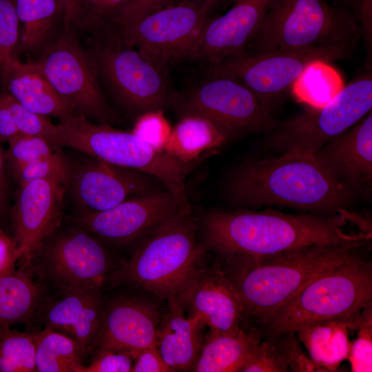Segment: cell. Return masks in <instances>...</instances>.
<instances>
[{"instance_id": "obj_1", "label": "cell", "mask_w": 372, "mask_h": 372, "mask_svg": "<svg viewBox=\"0 0 372 372\" xmlns=\"http://www.w3.org/2000/svg\"><path fill=\"white\" fill-rule=\"evenodd\" d=\"M204 244L216 256H264L315 244L371 242V222L344 209L334 215L287 214L268 207L214 211L201 218Z\"/></svg>"}, {"instance_id": "obj_2", "label": "cell", "mask_w": 372, "mask_h": 372, "mask_svg": "<svg viewBox=\"0 0 372 372\" xmlns=\"http://www.w3.org/2000/svg\"><path fill=\"white\" fill-rule=\"evenodd\" d=\"M225 192L232 205L245 209L285 207L334 215L349 209L354 192L313 154L286 152L242 162L229 176Z\"/></svg>"}, {"instance_id": "obj_3", "label": "cell", "mask_w": 372, "mask_h": 372, "mask_svg": "<svg viewBox=\"0 0 372 372\" xmlns=\"http://www.w3.org/2000/svg\"><path fill=\"white\" fill-rule=\"evenodd\" d=\"M369 242L315 244L264 256H217L241 303L255 322L320 275L365 256Z\"/></svg>"}, {"instance_id": "obj_4", "label": "cell", "mask_w": 372, "mask_h": 372, "mask_svg": "<svg viewBox=\"0 0 372 372\" xmlns=\"http://www.w3.org/2000/svg\"><path fill=\"white\" fill-rule=\"evenodd\" d=\"M198 224L187 201L136 245L113 273L110 288L121 286L167 300L208 250L197 241Z\"/></svg>"}, {"instance_id": "obj_5", "label": "cell", "mask_w": 372, "mask_h": 372, "mask_svg": "<svg viewBox=\"0 0 372 372\" xmlns=\"http://www.w3.org/2000/svg\"><path fill=\"white\" fill-rule=\"evenodd\" d=\"M370 304L372 264L364 256L320 275L256 320L253 329L262 340L273 339L313 322L356 320Z\"/></svg>"}, {"instance_id": "obj_6", "label": "cell", "mask_w": 372, "mask_h": 372, "mask_svg": "<svg viewBox=\"0 0 372 372\" xmlns=\"http://www.w3.org/2000/svg\"><path fill=\"white\" fill-rule=\"evenodd\" d=\"M123 260L87 230L63 220L19 267L41 282L50 296L109 289L111 277Z\"/></svg>"}, {"instance_id": "obj_7", "label": "cell", "mask_w": 372, "mask_h": 372, "mask_svg": "<svg viewBox=\"0 0 372 372\" xmlns=\"http://www.w3.org/2000/svg\"><path fill=\"white\" fill-rule=\"evenodd\" d=\"M56 145L111 165L138 170L158 179L180 203L187 200L185 178L192 167L158 149L132 131L94 123L80 114L59 121Z\"/></svg>"}, {"instance_id": "obj_8", "label": "cell", "mask_w": 372, "mask_h": 372, "mask_svg": "<svg viewBox=\"0 0 372 372\" xmlns=\"http://www.w3.org/2000/svg\"><path fill=\"white\" fill-rule=\"evenodd\" d=\"M358 21L349 10L327 0H271L245 53L357 43L361 34Z\"/></svg>"}, {"instance_id": "obj_9", "label": "cell", "mask_w": 372, "mask_h": 372, "mask_svg": "<svg viewBox=\"0 0 372 372\" xmlns=\"http://www.w3.org/2000/svg\"><path fill=\"white\" fill-rule=\"evenodd\" d=\"M89 51L101 76L118 102L136 117L163 110L169 102L167 74L146 61L112 21L89 30Z\"/></svg>"}, {"instance_id": "obj_10", "label": "cell", "mask_w": 372, "mask_h": 372, "mask_svg": "<svg viewBox=\"0 0 372 372\" xmlns=\"http://www.w3.org/2000/svg\"><path fill=\"white\" fill-rule=\"evenodd\" d=\"M218 6L213 0H183L132 23H114L146 61L167 74L176 64L193 60Z\"/></svg>"}, {"instance_id": "obj_11", "label": "cell", "mask_w": 372, "mask_h": 372, "mask_svg": "<svg viewBox=\"0 0 372 372\" xmlns=\"http://www.w3.org/2000/svg\"><path fill=\"white\" fill-rule=\"evenodd\" d=\"M372 110L371 72L359 75L329 103L309 107L296 116L278 122L267 133L265 145L279 152L313 154L340 135Z\"/></svg>"}, {"instance_id": "obj_12", "label": "cell", "mask_w": 372, "mask_h": 372, "mask_svg": "<svg viewBox=\"0 0 372 372\" xmlns=\"http://www.w3.org/2000/svg\"><path fill=\"white\" fill-rule=\"evenodd\" d=\"M74 30L63 25L34 62L74 114L109 123L114 113L101 90L94 60Z\"/></svg>"}, {"instance_id": "obj_13", "label": "cell", "mask_w": 372, "mask_h": 372, "mask_svg": "<svg viewBox=\"0 0 372 372\" xmlns=\"http://www.w3.org/2000/svg\"><path fill=\"white\" fill-rule=\"evenodd\" d=\"M356 43H342L301 50L245 53L211 67L208 73L233 78L271 109L311 61L329 63L349 58ZM272 110V109H271Z\"/></svg>"}, {"instance_id": "obj_14", "label": "cell", "mask_w": 372, "mask_h": 372, "mask_svg": "<svg viewBox=\"0 0 372 372\" xmlns=\"http://www.w3.org/2000/svg\"><path fill=\"white\" fill-rule=\"evenodd\" d=\"M170 101L180 114L194 112L205 115L233 138L250 133H267L278 123L272 110L251 90L226 76L208 73L206 78L184 92L171 96Z\"/></svg>"}, {"instance_id": "obj_15", "label": "cell", "mask_w": 372, "mask_h": 372, "mask_svg": "<svg viewBox=\"0 0 372 372\" xmlns=\"http://www.w3.org/2000/svg\"><path fill=\"white\" fill-rule=\"evenodd\" d=\"M83 154L75 161L70 158L65 200L72 206L71 214L107 210L132 197L162 190L158 188L162 183L148 174Z\"/></svg>"}, {"instance_id": "obj_16", "label": "cell", "mask_w": 372, "mask_h": 372, "mask_svg": "<svg viewBox=\"0 0 372 372\" xmlns=\"http://www.w3.org/2000/svg\"><path fill=\"white\" fill-rule=\"evenodd\" d=\"M181 203L167 190L129 198L107 210L70 214L64 220L93 234L111 248L136 245Z\"/></svg>"}, {"instance_id": "obj_17", "label": "cell", "mask_w": 372, "mask_h": 372, "mask_svg": "<svg viewBox=\"0 0 372 372\" xmlns=\"http://www.w3.org/2000/svg\"><path fill=\"white\" fill-rule=\"evenodd\" d=\"M65 190L66 180L60 178L18 186L9 213L10 232L21 253L18 267H25L34 250L63 222Z\"/></svg>"}, {"instance_id": "obj_18", "label": "cell", "mask_w": 372, "mask_h": 372, "mask_svg": "<svg viewBox=\"0 0 372 372\" xmlns=\"http://www.w3.org/2000/svg\"><path fill=\"white\" fill-rule=\"evenodd\" d=\"M105 301L103 331L94 353L136 352L156 345L163 310L155 300L145 292L117 286L105 291Z\"/></svg>"}, {"instance_id": "obj_19", "label": "cell", "mask_w": 372, "mask_h": 372, "mask_svg": "<svg viewBox=\"0 0 372 372\" xmlns=\"http://www.w3.org/2000/svg\"><path fill=\"white\" fill-rule=\"evenodd\" d=\"M172 297L211 331L228 332L244 327L241 303L216 258L208 262L204 257Z\"/></svg>"}, {"instance_id": "obj_20", "label": "cell", "mask_w": 372, "mask_h": 372, "mask_svg": "<svg viewBox=\"0 0 372 372\" xmlns=\"http://www.w3.org/2000/svg\"><path fill=\"white\" fill-rule=\"evenodd\" d=\"M105 290L93 289L48 296L36 320L78 343L86 357L96 350L105 323Z\"/></svg>"}, {"instance_id": "obj_21", "label": "cell", "mask_w": 372, "mask_h": 372, "mask_svg": "<svg viewBox=\"0 0 372 372\" xmlns=\"http://www.w3.org/2000/svg\"><path fill=\"white\" fill-rule=\"evenodd\" d=\"M227 12L208 23L193 60L209 67L243 54L258 31L271 0H232Z\"/></svg>"}, {"instance_id": "obj_22", "label": "cell", "mask_w": 372, "mask_h": 372, "mask_svg": "<svg viewBox=\"0 0 372 372\" xmlns=\"http://www.w3.org/2000/svg\"><path fill=\"white\" fill-rule=\"evenodd\" d=\"M338 181L355 191L372 183V113L313 153Z\"/></svg>"}, {"instance_id": "obj_23", "label": "cell", "mask_w": 372, "mask_h": 372, "mask_svg": "<svg viewBox=\"0 0 372 372\" xmlns=\"http://www.w3.org/2000/svg\"><path fill=\"white\" fill-rule=\"evenodd\" d=\"M158 329L156 346L172 371H192L201 351L205 326L196 316L188 314L175 298L167 300Z\"/></svg>"}, {"instance_id": "obj_24", "label": "cell", "mask_w": 372, "mask_h": 372, "mask_svg": "<svg viewBox=\"0 0 372 372\" xmlns=\"http://www.w3.org/2000/svg\"><path fill=\"white\" fill-rule=\"evenodd\" d=\"M0 81L3 92L34 113L59 121L74 114L34 61L16 60L0 72Z\"/></svg>"}, {"instance_id": "obj_25", "label": "cell", "mask_w": 372, "mask_h": 372, "mask_svg": "<svg viewBox=\"0 0 372 372\" xmlns=\"http://www.w3.org/2000/svg\"><path fill=\"white\" fill-rule=\"evenodd\" d=\"M164 151L182 164L192 167L199 159L225 145L233 137L209 117L194 112L180 113Z\"/></svg>"}, {"instance_id": "obj_26", "label": "cell", "mask_w": 372, "mask_h": 372, "mask_svg": "<svg viewBox=\"0 0 372 372\" xmlns=\"http://www.w3.org/2000/svg\"><path fill=\"white\" fill-rule=\"evenodd\" d=\"M262 338L254 329L209 331L192 371L239 372Z\"/></svg>"}, {"instance_id": "obj_27", "label": "cell", "mask_w": 372, "mask_h": 372, "mask_svg": "<svg viewBox=\"0 0 372 372\" xmlns=\"http://www.w3.org/2000/svg\"><path fill=\"white\" fill-rule=\"evenodd\" d=\"M358 319L313 322L296 332L318 371H335L347 360L351 345L349 333L355 331Z\"/></svg>"}, {"instance_id": "obj_28", "label": "cell", "mask_w": 372, "mask_h": 372, "mask_svg": "<svg viewBox=\"0 0 372 372\" xmlns=\"http://www.w3.org/2000/svg\"><path fill=\"white\" fill-rule=\"evenodd\" d=\"M49 296L41 282L19 267L0 276V328L34 322L41 304Z\"/></svg>"}, {"instance_id": "obj_29", "label": "cell", "mask_w": 372, "mask_h": 372, "mask_svg": "<svg viewBox=\"0 0 372 372\" xmlns=\"http://www.w3.org/2000/svg\"><path fill=\"white\" fill-rule=\"evenodd\" d=\"M20 25L19 52L35 54L43 51L63 22V11L59 0H14Z\"/></svg>"}, {"instance_id": "obj_30", "label": "cell", "mask_w": 372, "mask_h": 372, "mask_svg": "<svg viewBox=\"0 0 372 372\" xmlns=\"http://www.w3.org/2000/svg\"><path fill=\"white\" fill-rule=\"evenodd\" d=\"M242 372L318 371L303 352L296 332L262 340Z\"/></svg>"}, {"instance_id": "obj_31", "label": "cell", "mask_w": 372, "mask_h": 372, "mask_svg": "<svg viewBox=\"0 0 372 372\" xmlns=\"http://www.w3.org/2000/svg\"><path fill=\"white\" fill-rule=\"evenodd\" d=\"M34 331L37 372H81L87 357L76 342L46 328Z\"/></svg>"}, {"instance_id": "obj_32", "label": "cell", "mask_w": 372, "mask_h": 372, "mask_svg": "<svg viewBox=\"0 0 372 372\" xmlns=\"http://www.w3.org/2000/svg\"><path fill=\"white\" fill-rule=\"evenodd\" d=\"M330 63L315 60L305 67L290 89L298 103L309 107H322L343 89L341 75Z\"/></svg>"}, {"instance_id": "obj_33", "label": "cell", "mask_w": 372, "mask_h": 372, "mask_svg": "<svg viewBox=\"0 0 372 372\" xmlns=\"http://www.w3.org/2000/svg\"><path fill=\"white\" fill-rule=\"evenodd\" d=\"M34 329L0 328V372H37Z\"/></svg>"}, {"instance_id": "obj_34", "label": "cell", "mask_w": 372, "mask_h": 372, "mask_svg": "<svg viewBox=\"0 0 372 372\" xmlns=\"http://www.w3.org/2000/svg\"><path fill=\"white\" fill-rule=\"evenodd\" d=\"M70 159L61 151L46 158L8 167L10 178L18 185L48 178H60L68 180Z\"/></svg>"}, {"instance_id": "obj_35", "label": "cell", "mask_w": 372, "mask_h": 372, "mask_svg": "<svg viewBox=\"0 0 372 372\" xmlns=\"http://www.w3.org/2000/svg\"><path fill=\"white\" fill-rule=\"evenodd\" d=\"M6 150L8 167L41 160L61 152V147L36 136L18 134Z\"/></svg>"}, {"instance_id": "obj_36", "label": "cell", "mask_w": 372, "mask_h": 372, "mask_svg": "<svg viewBox=\"0 0 372 372\" xmlns=\"http://www.w3.org/2000/svg\"><path fill=\"white\" fill-rule=\"evenodd\" d=\"M2 93L19 134L40 136L56 145L57 125L48 116L26 109L6 92Z\"/></svg>"}, {"instance_id": "obj_37", "label": "cell", "mask_w": 372, "mask_h": 372, "mask_svg": "<svg viewBox=\"0 0 372 372\" xmlns=\"http://www.w3.org/2000/svg\"><path fill=\"white\" fill-rule=\"evenodd\" d=\"M356 338L351 342L348 360L353 372L372 371V304L365 307L357 322Z\"/></svg>"}, {"instance_id": "obj_38", "label": "cell", "mask_w": 372, "mask_h": 372, "mask_svg": "<svg viewBox=\"0 0 372 372\" xmlns=\"http://www.w3.org/2000/svg\"><path fill=\"white\" fill-rule=\"evenodd\" d=\"M19 36L14 0H0V72L19 59Z\"/></svg>"}, {"instance_id": "obj_39", "label": "cell", "mask_w": 372, "mask_h": 372, "mask_svg": "<svg viewBox=\"0 0 372 372\" xmlns=\"http://www.w3.org/2000/svg\"><path fill=\"white\" fill-rule=\"evenodd\" d=\"M172 129L163 110H158L138 116L132 132L154 147L164 151Z\"/></svg>"}, {"instance_id": "obj_40", "label": "cell", "mask_w": 372, "mask_h": 372, "mask_svg": "<svg viewBox=\"0 0 372 372\" xmlns=\"http://www.w3.org/2000/svg\"><path fill=\"white\" fill-rule=\"evenodd\" d=\"M132 0H79L81 18L77 28L87 30L112 21Z\"/></svg>"}, {"instance_id": "obj_41", "label": "cell", "mask_w": 372, "mask_h": 372, "mask_svg": "<svg viewBox=\"0 0 372 372\" xmlns=\"http://www.w3.org/2000/svg\"><path fill=\"white\" fill-rule=\"evenodd\" d=\"M135 352L102 351L94 353L81 372H132Z\"/></svg>"}, {"instance_id": "obj_42", "label": "cell", "mask_w": 372, "mask_h": 372, "mask_svg": "<svg viewBox=\"0 0 372 372\" xmlns=\"http://www.w3.org/2000/svg\"><path fill=\"white\" fill-rule=\"evenodd\" d=\"M183 0H132L112 21L118 24H127L153 12L178 3Z\"/></svg>"}, {"instance_id": "obj_43", "label": "cell", "mask_w": 372, "mask_h": 372, "mask_svg": "<svg viewBox=\"0 0 372 372\" xmlns=\"http://www.w3.org/2000/svg\"><path fill=\"white\" fill-rule=\"evenodd\" d=\"M0 142V227L10 234L9 225L10 174L6 156V150ZM11 235V234H10Z\"/></svg>"}, {"instance_id": "obj_44", "label": "cell", "mask_w": 372, "mask_h": 372, "mask_svg": "<svg viewBox=\"0 0 372 372\" xmlns=\"http://www.w3.org/2000/svg\"><path fill=\"white\" fill-rule=\"evenodd\" d=\"M21 253L10 234L0 227V276L13 273Z\"/></svg>"}, {"instance_id": "obj_45", "label": "cell", "mask_w": 372, "mask_h": 372, "mask_svg": "<svg viewBox=\"0 0 372 372\" xmlns=\"http://www.w3.org/2000/svg\"><path fill=\"white\" fill-rule=\"evenodd\" d=\"M132 372H169L156 346L135 352Z\"/></svg>"}, {"instance_id": "obj_46", "label": "cell", "mask_w": 372, "mask_h": 372, "mask_svg": "<svg viewBox=\"0 0 372 372\" xmlns=\"http://www.w3.org/2000/svg\"><path fill=\"white\" fill-rule=\"evenodd\" d=\"M18 134L11 112L0 92V142L8 143Z\"/></svg>"}, {"instance_id": "obj_47", "label": "cell", "mask_w": 372, "mask_h": 372, "mask_svg": "<svg viewBox=\"0 0 372 372\" xmlns=\"http://www.w3.org/2000/svg\"><path fill=\"white\" fill-rule=\"evenodd\" d=\"M63 11V25L78 26L81 18V8L79 0H59Z\"/></svg>"}, {"instance_id": "obj_48", "label": "cell", "mask_w": 372, "mask_h": 372, "mask_svg": "<svg viewBox=\"0 0 372 372\" xmlns=\"http://www.w3.org/2000/svg\"><path fill=\"white\" fill-rule=\"evenodd\" d=\"M361 8L359 22L361 34L364 41L372 40V0H360Z\"/></svg>"}, {"instance_id": "obj_49", "label": "cell", "mask_w": 372, "mask_h": 372, "mask_svg": "<svg viewBox=\"0 0 372 372\" xmlns=\"http://www.w3.org/2000/svg\"><path fill=\"white\" fill-rule=\"evenodd\" d=\"M338 3L353 12L358 19H360L361 2L360 0H337Z\"/></svg>"}, {"instance_id": "obj_50", "label": "cell", "mask_w": 372, "mask_h": 372, "mask_svg": "<svg viewBox=\"0 0 372 372\" xmlns=\"http://www.w3.org/2000/svg\"><path fill=\"white\" fill-rule=\"evenodd\" d=\"M213 1H214L215 2H216L219 5L220 3H221L223 2H225L226 1H229V0H213Z\"/></svg>"}]
</instances>
